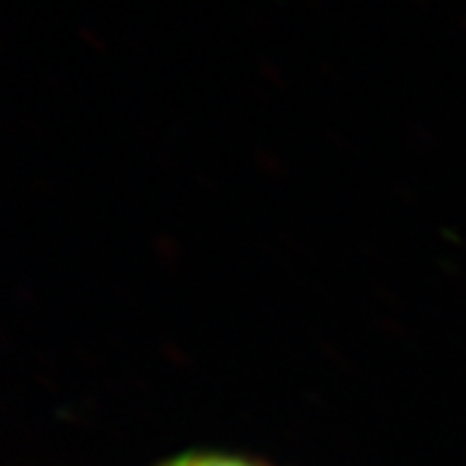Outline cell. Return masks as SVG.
<instances>
[{
	"mask_svg": "<svg viewBox=\"0 0 466 466\" xmlns=\"http://www.w3.org/2000/svg\"><path fill=\"white\" fill-rule=\"evenodd\" d=\"M156 466H164V464H161V461H158V464H156Z\"/></svg>",
	"mask_w": 466,
	"mask_h": 466,
	"instance_id": "1",
	"label": "cell"
}]
</instances>
